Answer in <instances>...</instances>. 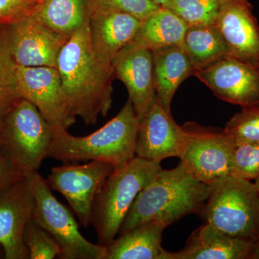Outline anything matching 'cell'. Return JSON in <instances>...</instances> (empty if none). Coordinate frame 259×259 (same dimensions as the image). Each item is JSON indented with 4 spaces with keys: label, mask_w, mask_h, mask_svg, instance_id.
Segmentation results:
<instances>
[{
    "label": "cell",
    "mask_w": 259,
    "mask_h": 259,
    "mask_svg": "<svg viewBox=\"0 0 259 259\" xmlns=\"http://www.w3.org/2000/svg\"><path fill=\"white\" fill-rule=\"evenodd\" d=\"M71 115L95 125L112 107V64L100 60L92 46L89 23L70 35L56 66Z\"/></svg>",
    "instance_id": "1"
},
{
    "label": "cell",
    "mask_w": 259,
    "mask_h": 259,
    "mask_svg": "<svg viewBox=\"0 0 259 259\" xmlns=\"http://www.w3.org/2000/svg\"><path fill=\"white\" fill-rule=\"evenodd\" d=\"M209 192V185L194 178L181 163L171 169L161 168L138 194L119 234L148 221L170 226L200 210Z\"/></svg>",
    "instance_id": "2"
},
{
    "label": "cell",
    "mask_w": 259,
    "mask_h": 259,
    "mask_svg": "<svg viewBox=\"0 0 259 259\" xmlns=\"http://www.w3.org/2000/svg\"><path fill=\"white\" fill-rule=\"evenodd\" d=\"M139 120L131 100L115 117L88 136L77 137L67 130L53 128L49 157L58 161H98L124 166L136 156Z\"/></svg>",
    "instance_id": "3"
},
{
    "label": "cell",
    "mask_w": 259,
    "mask_h": 259,
    "mask_svg": "<svg viewBox=\"0 0 259 259\" xmlns=\"http://www.w3.org/2000/svg\"><path fill=\"white\" fill-rule=\"evenodd\" d=\"M161 162L136 156L124 166L115 168L98 192L92 212L99 244L108 246L121 226L138 194L161 169Z\"/></svg>",
    "instance_id": "4"
},
{
    "label": "cell",
    "mask_w": 259,
    "mask_h": 259,
    "mask_svg": "<svg viewBox=\"0 0 259 259\" xmlns=\"http://www.w3.org/2000/svg\"><path fill=\"white\" fill-rule=\"evenodd\" d=\"M52 127L36 107L20 99L0 122V151L23 178L37 173L49 157Z\"/></svg>",
    "instance_id": "5"
},
{
    "label": "cell",
    "mask_w": 259,
    "mask_h": 259,
    "mask_svg": "<svg viewBox=\"0 0 259 259\" xmlns=\"http://www.w3.org/2000/svg\"><path fill=\"white\" fill-rule=\"evenodd\" d=\"M206 223L225 234L254 242L259 234V194L254 183L231 175L209 185L202 206Z\"/></svg>",
    "instance_id": "6"
},
{
    "label": "cell",
    "mask_w": 259,
    "mask_h": 259,
    "mask_svg": "<svg viewBox=\"0 0 259 259\" xmlns=\"http://www.w3.org/2000/svg\"><path fill=\"white\" fill-rule=\"evenodd\" d=\"M26 179L35 199L32 219L46 230L61 247L63 259H105L107 247L89 241L66 206L51 192L38 172Z\"/></svg>",
    "instance_id": "7"
},
{
    "label": "cell",
    "mask_w": 259,
    "mask_h": 259,
    "mask_svg": "<svg viewBox=\"0 0 259 259\" xmlns=\"http://www.w3.org/2000/svg\"><path fill=\"white\" fill-rule=\"evenodd\" d=\"M182 127L184 142L179 158L191 175L207 185L230 175L235 144L224 129L204 127L192 122Z\"/></svg>",
    "instance_id": "8"
},
{
    "label": "cell",
    "mask_w": 259,
    "mask_h": 259,
    "mask_svg": "<svg viewBox=\"0 0 259 259\" xmlns=\"http://www.w3.org/2000/svg\"><path fill=\"white\" fill-rule=\"evenodd\" d=\"M110 163L91 161L83 165H64L51 168L47 180L51 190L62 194L84 228L91 225L94 202L114 171Z\"/></svg>",
    "instance_id": "9"
},
{
    "label": "cell",
    "mask_w": 259,
    "mask_h": 259,
    "mask_svg": "<svg viewBox=\"0 0 259 259\" xmlns=\"http://www.w3.org/2000/svg\"><path fill=\"white\" fill-rule=\"evenodd\" d=\"M16 74L20 97L36 107L53 128L74 125L76 118L69 111L57 68L17 65Z\"/></svg>",
    "instance_id": "10"
},
{
    "label": "cell",
    "mask_w": 259,
    "mask_h": 259,
    "mask_svg": "<svg viewBox=\"0 0 259 259\" xmlns=\"http://www.w3.org/2000/svg\"><path fill=\"white\" fill-rule=\"evenodd\" d=\"M10 53L18 66L56 67L68 35L54 31L31 15L6 24Z\"/></svg>",
    "instance_id": "11"
},
{
    "label": "cell",
    "mask_w": 259,
    "mask_h": 259,
    "mask_svg": "<svg viewBox=\"0 0 259 259\" xmlns=\"http://www.w3.org/2000/svg\"><path fill=\"white\" fill-rule=\"evenodd\" d=\"M193 76L223 101L241 107L259 104V71L233 56L198 68Z\"/></svg>",
    "instance_id": "12"
},
{
    "label": "cell",
    "mask_w": 259,
    "mask_h": 259,
    "mask_svg": "<svg viewBox=\"0 0 259 259\" xmlns=\"http://www.w3.org/2000/svg\"><path fill=\"white\" fill-rule=\"evenodd\" d=\"M214 25L222 35L228 56L259 71V25L248 0H221Z\"/></svg>",
    "instance_id": "13"
},
{
    "label": "cell",
    "mask_w": 259,
    "mask_h": 259,
    "mask_svg": "<svg viewBox=\"0 0 259 259\" xmlns=\"http://www.w3.org/2000/svg\"><path fill=\"white\" fill-rule=\"evenodd\" d=\"M115 77L125 85L136 115L141 120L156 100L152 51L130 42L112 61Z\"/></svg>",
    "instance_id": "14"
},
{
    "label": "cell",
    "mask_w": 259,
    "mask_h": 259,
    "mask_svg": "<svg viewBox=\"0 0 259 259\" xmlns=\"http://www.w3.org/2000/svg\"><path fill=\"white\" fill-rule=\"evenodd\" d=\"M34 207L35 199L25 178L0 193V245L5 258H29L23 235Z\"/></svg>",
    "instance_id": "15"
},
{
    "label": "cell",
    "mask_w": 259,
    "mask_h": 259,
    "mask_svg": "<svg viewBox=\"0 0 259 259\" xmlns=\"http://www.w3.org/2000/svg\"><path fill=\"white\" fill-rule=\"evenodd\" d=\"M184 131L177 125L171 112L167 111L156 98L149 110L139 120L136 155L148 161L161 162L180 157Z\"/></svg>",
    "instance_id": "16"
},
{
    "label": "cell",
    "mask_w": 259,
    "mask_h": 259,
    "mask_svg": "<svg viewBox=\"0 0 259 259\" xmlns=\"http://www.w3.org/2000/svg\"><path fill=\"white\" fill-rule=\"evenodd\" d=\"M142 20L127 13L97 10L89 23L92 46L97 57L112 64L117 53L137 35Z\"/></svg>",
    "instance_id": "17"
},
{
    "label": "cell",
    "mask_w": 259,
    "mask_h": 259,
    "mask_svg": "<svg viewBox=\"0 0 259 259\" xmlns=\"http://www.w3.org/2000/svg\"><path fill=\"white\" fill-rule=\"evenodd\" d=\"M253 243L225 234L205 223L191 234L180 251L164 250L162 259H250Z\"/></svg>",
    "instance_id": "18"
},
{
    "label": "cell",
    "mask_w": 259,
    "mask_h": 259,
    "mask_svg": "<svg viewBox=\"0 0 259 259\" xmlns=\"http://www.w3.org/2000/svg\"><path fill=\"white\" fill-rule=\"evenodd\" d=\"M152 54L156 98L167 111L171 112L177 90L187 78L193 76L194 68L181 45L155 49Z\"/></svg>",
    "instance_id": "19"
},
{
    "label": "cell",
    "mask_w": 259,
    "mask_h": 259,
    "mask_svg": "<svg viewBox=\"0 0 259 259\" xmlns=\"http://www.w3.org/2000/svg\"><path fill=\"white\" fill-rule=\"evenodd\" d=\"M167 227L151 221L121 233L107 246L105 259H162V234Z\"/></svg>",
    "instance_id": "20"
},
{
    "label": "cell",
    "mask_w": 259,
    "mask_h": 259,
    "mask_svg": "<svg viewBox=\"0 0 259 259\" xmlns=\"http://www.w3.org/2000/svg\"><path fill=\"white\" fill-rule=\"evenodd\" d=\"M95 0H40L30 15L54 31L72 35L90 23Z\"/></svg>",
    "instance_id": "21"
},
{
    "label": "cell",
    "mask_w": 259,
    "mask_h": 259,
    "mask_svg": "<svg viewBox=\"0 0 259 259\" xmlns=\"http://www.w3.org/2000/svg\"><path fill=\"white\" fill-rule=\"evenodd\" d=\"M187 24L169 10L159 7L142 20L134 41L151 51L170 46L181 45Z\"/></svg>",
    "instance_id": "22"
},
{
    "label": "cell",
    "mask_w": 259,
    "mask_h": 259,
    "mask_svg": "<svg viewBox=\"0 0 259 259\" xmlns=\"http://www.w3.org/2000/svg\"><path fill=\"white\" fill-rule=\"evenodd\" d=\"M181 46L194 70L228 55L226 44L215 25L188 26Z\"/></svg>",
    "instance_id": "23"
},
{
    "label": "cell",
    "mask_w": 259,
    "mask_h": 259,
    "mask_svg": "<svg viewBox=\"0 0 259 259\" xmlns=\"http://www.w3.org/2000/svg\"><path fill=\"white\" fill-rule=\"evenodd\" d=\"M17 64L10 53L5 25H0V122L20 99Z\"/></svg>",
    "instance_id": "24"
},
{
    "label": "cell",
    "mask_w": 259,
    "mask_h": 259,
    "mask_svg": "<svg viewBox=\"0 0 259 259\" xmlns=\"http://www.w3.org/2000/svg\"><path fill=\"white\" fill-rule=\"evenodd\" d=\"M220 6L221 0H171L163 7L194 26L214 25Z\"/></svg>",
    "instance_id": "25"
},
{
    "label": "cell",
    "mask_w": 259,
    "mask_h": 259,
    "mask_svg": "<svg viewBox=\"0 0 259 259\" xmlns=\"http://www.w3.org/2000/svg\"><path fill=\"white\" fill-rule=\"evenodd\" d=\"M224 131L233 138L235 144L259 141V104L242 107L227 122Z\"/></svg>",
    "instance_id": "26"
},
{
    "label": "cell",
    "mask_w": 259,
    "mask_h": 259,
    "mask_svg": "<svg viewBox=\"0 0 259 259\" xmlns=\"http://www.w3.org/2000/svg\"><path fill=\"white\" fill-rule=\"evenodd\" d=\"M30 259H54L61 254V247L52 236L33 219L25 226L23 235Z\"/></svg>",
    "instance_id": "27"
},
{
    "label": "cell",
    "mask_w": 259,
    "mask_h": 259,
    "mask_svg": "<svg viewBox=\"0 0 259 259\" xmlns=\"http://www.w3.org/2000/svg\"><path fill=\"white\" fill-rule=\"evenodd\" d=\"M230 175L248 181L259 176V141L235 144Z\"/></svg>",
    "instance_id": "28"
},
{
    "label": "cell",
    "mask_w": 259,
    "mask_h": 259,
    "mask_svg": "<svg viewBox=\"0 0 259 259\" xmlns=\"http://www.w3.org/2000/svg\"><path fill=\"white\" fill-rule=\"evenodd\" d=\"M158 8L151 0H95V11L113 10L133 15L141 20L148 18Z\"/></svg>",
    "instance_id": "29"
},
{
    "label": "cell",
    "mask_w": 259,
    "mask_h": 259,
    "mask_svg": "<svg viewBox=\"0 0 259 259\" xmlns=\"http://www.w3.org/2000/svg\"><path fill=\"white\" fill-rule=\"evenodd\" d=\"M36 3L30 0H0V25H6L31 13Z\"/></svg>",
    "instance_id": "30"
},
{
    "label": "cell",
    "mask_w": 259,
    "mask_h": 259,
    "mask_svg": "<svg viewBox=\"0 0 259 259\" xmlns=\"http://www.w3.org/2000/svg\"><path fill=\"white\" fill-rule=\"evenodd\" d=\"M22 179L0 151V193Z\"/></svg>",
    "instance_id": "31"
},
{
    "label": "cell",
    "mask_w": 259,
    "mask_h": 259,
    "mask_svg": "<svg viewBox=\"0 0 259 259\" xmlns=\"http://www.w3.org/2000/svg\"><path fill=\"white\" fill-rule=\"evenodd\" d=\"M250 259H259V234L253 242V249Z\"/></svg>",
    "instance_id": "32"
},
{
    "label": "cell",
    "mask_w": 259,
    "mask_h": 259,
    "mask_svg": "<svg viewBox=\"0 0 259 259\" xmlns=\"http://www.w3.org/2000/svg\"><path fill=\"white\" fill-rule=\"evenodd\" d=\"M153 4L156 5L158 7H163L167 3H169L171 0H151Z\"/></svg>",
    "instance_id": "33"
},
{
    "label": "cell",
    "mask_w": 259,
    "mask_h": 259,
    "mask_svg": "<svg viewBox=\"0 0 259 259\" xmlns=\"http://www.w3.org/2000/svg\"><path fill=\"white\" fill-rule=\"evenodd\" d=\"M254 185L255 187V188H256L257 191H258V194H259V176L257 177L256 179L254 180Z\"/></svg>",
    "instance_id": "34"
},
{
    "label": "cell",
    "mask_w": 259,
    "mask_h": 259,
    "mask_svg": "<svg viewBox=\"0 0 259 259\" xmlns=\"http://www.w3.org/2000/svg\"><path fill=\"white\" fill-rule=\"evenodd\" d=\"M2 255H4V250H3V247L0 245V258H1Z\"/></svg>",
    "instance_id": "35"
},
{
    "label": "cell",
    "mask_w": 259,
    "mask_h": 259,
    "mask_svg": "<svg viewBox=\"0 0 259 259\" xmlns=\"http://www.w3.org/2000/svg\"><path fill=\"white\" fill-rule=\"evenodd\" d=\"M30 1L33 2V3H38L40 0H30Z\"/></svg>",
    "instance_id": "36"
}]
</instances>
